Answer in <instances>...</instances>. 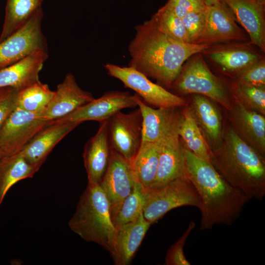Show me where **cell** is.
Here are the masks:
<instances>
[{"instance_id":"6da1fadb","label":"cell","mask_w":265,"mask_h":265,"mask_svg":"<svg viewBox=\"0 0 265 265\" xmlns=\"http://www.w3.org/2000/svg\"><path fill=\"white\" fill-rule=\"evenodd\" d=\"M136 30L129 47L130 66L166 85L174 82L186 59L209 45L173 39L159 27L153 17L137 26Z\"/></svg>"},{"instance_id":"7a4b0ae2","label":"cell","mask_w":265,"mask_h":265,"mask_svg":"<svg viewBox=\"0 0 265 265\" xmlns=\"http://www.w3.org/2000/svg\"><path fill=\"white\" fill-rule=\"evenodd\" d=\"M186 177L199 197V229L232 225L251 199L226 181L208 161L184 147Z\"/></svg>"},{"instance_id":"3957f363","label":"cell","mask_w":265,"mask_h":265,"mask_svg":"<svg viewBox=\"0 0 265 265\" xmlns=\"http://www.w3.org/2000/svg\"><path fill=\"white\" fill-rule=\"evenodd\" d=\"M220 145L210 148L211 164L229 184L251 199L265 195L264 157L231 127L222 134Z\"/></svg>"},{"instance_id":"277c9868","label":"cell","mask_w":265,"mask_h":265,"mask_svg":"<svg viewBox=\"0 0 265 265\" xmlns=\"http://www.w3.org/2000/svg\"><path fill=\"white\" fill-rule=\"evenodd\" d=\"M68 226L84 240L99 244L113 255L116 229L108 199L99 184L88 183Z\"/></svg>"},{"instance_id":"5b68a950","label":"cell","mask_w":265,"mask_h":265,"mask_svg":"<svg viewBox=\"0 0 265 265\" xmlns=\"http://www.w3.org/2000/svg\"><path fill=\"white\" fill-rule=\"evenodd\" d=\"M183 206H193L198 209L200 207L198 194L186 177L146 190L143 215L153 224L171 210Z\"/></svg>"},{"instance_id":"8992f818","label":"cell","mask_w":265,"mask_h":265,"mask_svg":"<svg viewBox=\"0 0 265 265\" xmlns=\"http://www.w3.org/2000/svg\"><path fill=\"white\" fill-rule=\"evenodd\" d=\"M43 18L41 7L23 27L0 42V70L35 52H48L42 29Z\"/></svg>"},{"instance_id":"52a82bcc","label":"cell","mask_w":265,"mask_h":265,"mask_svg":"<svg viewBox=\"0 0 265 265\" xmlns=\"http://www.w3.org/2000/svg\"><path fill=\"white\" fill-rule=\"evenodd\" d=\"M174 82L177 89L183 94L202 95L216 101L229 111L232 107L224 86L200 56L192 59L182 69Z\"/></svg>"},{"instance_id":"ba28073f","label":"cell","mask_w":265,"mask_h":265,"mask_svg":"<svg viewBox=\"0 0 265 265\" xmlns=\"http://www.w3.org/2000/svg\"><path fill=\"white\" fill-rule=\"evenodd\" d=\"M51 122L45 119L41 114L16 107L0 130V150L4 156L20 153Z\"/></svg>"},{"instance_id":"9c48e42d","label":"cell","mask_w":265,"mask_h":265,"mask_svg":"<svg viewBox=\"0 0 265 265\" xmlns=\"http://www.w3.org/2000/svg\"><path fill=\"white\" fill-rule=\"evenodd\" d=\"M105 68L110 76L135 91L150 105L158 108L178 107L186 105L185 99L153 82L144 74L132 66L120 67L109 63L105 65Z\"/></svg>"},{"instance_id":"30bf717a","label":"cell","mask_w":265,"mask_h":265,"mask_svg":"<svg viewBox=\"0 0 265 265\" xmlns=\"http://www.w3.org/2000/svg\"><path fill=\"white\" fill-rule=\"evenodd\" d=\"M142 130V116L139 108L128 113H116L107 120L111 149L131 162L141 145Z\"/></svg>"},{"instance_id":"8fae6325","label":"cell","mask_w":265,"mask_h":265,"mask_svg":"<svg viewBox=\"0 0 265 265\" xmlns=\"http://www.w3.org/2000/svg\"><path fill=\"white\" fill-rule=\"evenodd\" d=\"M135 100L142 116V141L160 143L178 134L181 113L177 107L154 109L147 106L136 95Z\"/></svg>"},{"instance_id":"7c38bea8","label":"cell","mask_w":265,"mask_h":265,"mask_svg":"<svg viewBox=\"0 0 265 265\" xmlns=\"http://www.w3.org/2000/svg\"><path fill=\"white\" fill-rule=\"evenodd\" d=\"M136 181L131 162L113 150L99 185L110 204V212L131 193Z\"/></svg>"},{"instance_id":"4fadbf2b","label":"cell","mask_w":265,"mask_h":265,"mask_svg":"<svg viewBox=\"0 0 265 265\" xmlns=\"http://www.w3.org/2000/svg\"><path fill=\"white\" fill-rule=\"evenodd\" d=\"M137 106L135 95L132 96L128 92L114 91L94 99L59 119L80 124L86 121L101 122L107 120L124 108H134Z\"/></svg>"},{"instance_id":"5bb4252c","label":"cell","mask_w":265,"mask_h":265,"mask_svg":"<svg viewBox=\"0 0 265 265\" xmlns=\"http://www.w3.org/2000/svg\"><path fill=\"white\" fill-rule=\"evenodd\" d=\"M79 124L61 119L52 121L38 132L20 153L37 172L53 148Z\"/></svg>"},{"instance_id":"9a60e30c","label":"cell","mask_w":265,"mask_h":265,"mask_svg":"<svg viewBox=\"0 0 265 265\" xmlns=\"http://www.w3.org/2000/svg\"><path fill=\"white\" fill-rule=\"evenodd\" d=\"M94 99L91 93L79 86L73 74L68 73L57 85L53 97L41 115L48 121L58 120Z\"/></svg>"},{"instance_id":"2e32d148","label":"cell","mask_w":265,"mask_h":265,"mask_svg":"<svg viewBox=\"0 0 265 265\" xmlns=\"http://www.w3.org/2000/svg\"><path fill=\"white\" fill-rule=\"evenodd\" d=\"M111 151L107 134V120H105L100 122L97 133L84 147L82 156L88 184H100L109 164Z\"/></svg>"},{"instance_id":"e0dca14e","label":"cell","mask_w":265,"mask_h":265,"mask_svg":"<svg viewBox=\"0 0 265 265\" xmlns=\"http://www.w3.org/2000/svg\"><path fill=\"white\" fill-rule=\"evenodd\" d=\"M231 121L238 135L263 157L265 154V118L238 101L229 110Z\"/></svg>"},{"instance_id":"ac0fdd59","label":"cell","mask_w":265,"mask_h":265,"mask_svg":"<svg viewBox=\"0 0 265 265\" xmlns=\"http://www.w3.org/2000/svg\"><path fill=\"white\" fill-rule=\"evenodd\" d=\"M233 13L223 3L208 6L204 31L196 44H208L243 39Z\"/></svg>"},{"instance_id":"d6986e66","label":"cell","mask_w":265,"mask_h":265,"mask_svg":"<svg viewBox=\"0 0 265 265\" xmlns=\"http://www.w3.org/2000/svg\"><path fill=\"white\" fill-rule=\"evenodd\" d=\"M48 57V52L39 51L0 70V88L21 90L39 80V74Z\"/></svg>"},{"instance_id":"ffe728a7","label":"cell","mask_w":265,"mask_h":265,"mask_svg":"<svg viewBox=\"0 0 265 265\" xmlns=\"http://www.w3.org/2000/svg\"><path fill=\"white\" fill-rule=\"evenodd\" d=\"M234 14L251 42L265 51V3L257 0H220Z\"/></svg>"},{"instance_id":"44dd1931","label":"cell","mask_w":265,"mask_h":265,"mask_svg":"<svg viewBox=\"0 0 265 265\" xmlns=\"http://www.w3.org/2000/svg\"><path fill=\"white\" fill-rule=\"evenodd\" d=\"M151 225L144 217L142 212L135 220L116 228L112 255L115 265L130 264Z\"/></svg>"},{"instance_id":"7402d4cb","label":"cell","mask_w":265,"mask_h":265,"mask_svg":"<svg viewBox=\"0 0 265 265\" xmlns=\"http://www.w3.org/2000/svg\"><path fill=\"white\" fill-rule=\"evenodd\" d=\"M179 137V135L173 136L159 143L157 173L150 188L158 187L176 178L186 177L184 147Z\"/></svg>"},{"instance_id":"603a6c76","label":"cell","mask_w":265,"mask_h":265,"mask_svg":"<svg viewBox=\"0 0 265 265\" xmlns=\"http://www.w3.org/2000/svg\"><path fill=\"white\" fill-rule=\"evenodd\" d=\"M190 109L201 131L211 142L217 145L215 147L219 145L223 134L221 116L213 103L207 97L196 94Z\"/></svg>"},{"instance_id":"cb8c5ba5","label":"cell","mask_w":265,"mask_h":265,"mask_svg":"<svg viewBox=\"0 0 265 265\" xmlns=\"http://www.w3.org/2000/svg\"><path fill=\"white\" fill-rule=\"evenodd\" d=\"M160 151L159 143H142L131 162L136 181L146 190L152 186L155 180Z\"/></svg>"},{"instance_id":"d4e9b609","label":"cell","mask_w":265,"mask_h":265,"mask_svg":"<svg viewBox=\"0 0 265 265\" xmlns=\"http://www.w3.org/2000/svg\"><path fill=\"white\" fill-rule=\"evenodd\" d=\"M36 172L20 153L4 157L0 162V206L13 186L22 180L33 177Z\"/></svg>"},{"instance_id":"484cf974","label":"cell","mask_w":265,"mask_h":265,"mask_svg":"<svg viewBox=\"0 0 265 265\" xmlns=\"http://www.w3.org/2000/svg\"><path fill=\"white\" fill-rule=\"evenodd\" d=\"M43 0H7L0 42L23 27L42 7Z\"/></svg>"},{"instance_id":"4316f807","label":"cell","mask_w":265,"mask_h":265,"mask_svg":"<svg viewBox=\"0 0 265 265\" xmlns=\"http://www.w3.org/2000/svg\"><path fill=\"white\" fill-rule=\"evenodd\" d=\"M178 134L184 141L185 148L211 163L210 148L190 108L181 113Z\"/></svg>"},{"instance_id":"83f0119b","label":"cell","mask_w":265,"mask_h":265,"mask_svg":"<svg viewBox=\"0 0 265 265\" xmlns=\"http://www.w3.org/2000/svg\"><path fill=\"white\" fill-rule=\"evenodd\" d=\"M145 193L146 189L136 181L131 193L110 212L116 229L120 225L135 220L143 212Z\"/></svg>"},{"instance_id":"f1b7e54d","label":"cell","mask_w":265,"mask_h":265,"mask_svg":"<svg viewBox=\"0 0 265 265\" xmlns=\"http://www.w3.org/2000/svg\"><path fill=\"white\" fill-rule=\"evenodd\" d=\"M54 91L40 80L19 90L16 107L28 112L42 114L52 98Z\"/></svg>"},{"instance_id":"f546056e","label":"cell","mask_w":265,"mask_h":265,"mask_svg":"<svg viewBox=\"0 0 265 265\" xmlns=\"http://www.w3.org/2000/svg\"><path fill=\"white\" fill-rule=\"evenodd\" d=\"M210 55L224 69L232 71L238 72L259 60L256 54L243 50L215 51Z\"/></svg>"},{"instance_id":"4dcf8cb0","label":"cell","mask_w":265,"mask_h":265,"mask_svg":"<svg viewBox=\"0 0 265 265\" xmlns=\"http://www.w3.org/2000/svg\"><path fill=\"white\" fill-rule=\"evenodd\" d=\"M159 27L173 39L189 43L187 32L182 19L161 8L153 16Z\"/></svg>"},{"instance_id":"1f68e13d","label":"cell","mask_w":265,"mask_h":265,"mask_svg":"<svg viewBox=\"0 0 265 265\" xmlns=\"http://www.w3.org/2000/svg\"><path fill=\"white\" fill-rule=\"evenodd\" d=\"M236 94L239 102L246 107L265 114V89L263 87L244 85L238 83Z\"/></svg>"},{"instance_id":"d6a6232c","label":"cell","mask_w":265,"mask_h":265,"mask_svg":"<svg viewBox=\"0 0 265 265\" xmlns=\"http://www.w3.org/2000/svg\"><path fill=\"white\" fill-rule=\"evenodd\" d=\"M238 83L247 86H265V62L258 60L248 67L238 71Z\"/></svg>"},{"instance_id":"836d02e7","label":"cell","mask_w":265,"mask_h":265,"mask_svg":"<svg viewBox=\"0 0 265 265\" xmlns=\"http://www.w3.org/2000/svg\"><path fill=\"white\" fill-rule=\"evenodd\" d=\"M207 8L203 10L188 13L182 18L189 43L196 44L205 26Z\"/></svg>"},{"instance_id":"e575fe53","label":"cell","mask_w":265,"mask_h":265,"mask_svg":"<svg viewBox=\"0 0 265 265\" xmlns=\"http://www.w3.org/2000/svg\"><path fill=\"white\" fill-rule=\"evenodd\" d=\"M195 223L191 221L184 234L168 250L165 258L166 265H190V263L185 256L184 247L186 239L195 227Z\"/></svg>"},{"instance_id":"d590c367","label":"cell","mask_w":265,"mask_h":265,"mask_svg":"<svg viewBox=\"0 0 265 265\" xmlns=\"http://www.w3.org/2000/svg\"><path fill=\"white\" fill-rule=\"evenodd\" d=\"M207 7L203 0H169L162 8L182 19L188 13L203 10Z\"/></svg>"},{"instance_id":"8d00e7d4","label":"cell","mask_w":265,"mask_h":265,"mask_svg":"<svg viewBox=\"0 0 265 265\" xmlns=\"http://www.w3.org/2000/svg\"><path fill=\"white\" fill-rule=\"evenodd\" d=\"M19 91L10 87L0 88V130L11 112L16 107Z\"/></svg>"},{"instance_id":"74e56055","label":"cell","mask_w":265,"mask_h":265,"mask_svg":"<svg viewBox=\"0 0 265 265\" xmlns=\"http://www.w3.org/2000/svg\"><path fill=\"white\" fill-rule=\"evenodd\" d=\"M205 4L208 6L217 5L219 4L221 1L220 0H203Z\"/></svg>"},{"instance_id":"f35d334b","label":"cell","mask_w":265,"mask_h":265,"mask_svg":"<svg viewBox=\"0 0 265 265\" xmlns=\"http://www.w3.org/2000/svg\"><path fill=\"white\" fill-rule=\"evenodd\" d=\"M4 155L3 154V153H2V152L1 151V150H0V162L1 160V159H2V158L4 157Z\"/></svg>"},{"instance_id":"ab89813d","label":"cell","mask_w":265,"mask_h":265,"mask_svg":"<svg viewBox=\"0 0 265 265\" xmlns=\"http://www.w3.org/2000/svg\"><path fill=\"white\" fill-rule=\"evenodd\" d=\"M257 0L263 3H265V0Z\"/></svg>"}]
</instances>
